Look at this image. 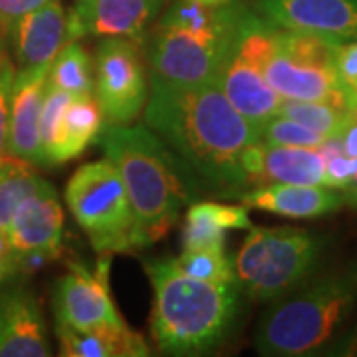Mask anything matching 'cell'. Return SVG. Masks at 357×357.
I'll return each instance as SVG.
<instances>
[{
	"label": "cell",
	"mask_w": 357,
	"mask_h": 357,
	"mask_svg": "<svg viewBox=\"0 0 357 357\" xmlns=\"http://www.w3.org/2000/svg\"><path fill=\"white\" fill-rule=\"evenodd\" d=\"M167 0H76L68 14L66 42L82 36L131 38L139 42Z\"/></svg>",
	"instance_id": "cell-10"
},
{
	"label": "cell",
	"mask_w": 357,
	"mask_h": 357,
	"mask_svg": "<svg viewBox=\"0 0 357 357\" xmlns=\"http://www.w3.org/2000/svg\"><path fill=\"white\" fill-rule=\"evenodd\" d=\"M46 2H50V0H0V28H2V32L8 34L10 28L22 16L44 6Z\"/></svg>",
	"instance_id": "cell-32"
},
{
	"label": "cell",
	"mask_w": 357,
	"mask_h": 357,
	"mask_svg": "<svg viewBox=\"0 0 357 357\" xmlns=\"http://www.w3.org/2000/svg\"><path fill=\"white\" fill-rule=\"evenodd\" d=\"M50 66L18 70L14 76L8 115V157L30 165H44L40 149V114L46 96Z\"/></svg>",
	"instance_id": "cell-15"
},
{
	"label": "cell",
	"mask_w": 357,
	"mask_h": 357,
	"mask_svg": "<svg viewBox=\"0 0 357 357\" xmlns=\"http://www.w3.org/2000/svg\"><path fill=\"white\" fill-rule=\"evenodd\" d=\"M68 14L60 0H50L44 6L22 16L6 34L13 40L18 70H34L52 66L66 44Z\"/></svg>",
	"instance_id": "cell-17"
},
{
	"label": "cell",
	"mask_w": 357,
	"mask_h": 357,
	"mask_svg": "<svg viewBox=\"0 0 357 357\" xmlns=\"http://www.w3.org/2000/svg\"><path fill=\"white\" fill-rule=\"evenodd\" d=\"M357 306V268L298 286L268 307L256 326V351L272 357L314 354L340 333Z\"/></svg>",
	"instance_id": "cell-5"
},
{
	"label": "cell",
	"mask_w": 357,
	"mask_h": 357,
	"mask_svg": "<svg viewBox=\"0 0 357 357\" xmlns=\"http://www.w3.org/2000/svg\"><path fill=\"white\" fill-rule=\"evenodd\" d=\"M185 274L192 278L215 284H238L234 274V262L230 260L225 248H191L183 250V255L175 258Z\"/></svg>",
	"instance_id": "cell-26"
},
{
	"label": "cell",
	"mask_w": 357,
	"mask_h": 357,
	"mask_svg": "<svg viewBox=\"0 0 357 357\" xmlns=\"http://www.w3.org/2000/svg\"><path fill=\"white\" fill-rule=\"evenodd\" d=\"M0 356H50L38 300L22 284L0 282Z\"/></svg>",
	"instance_id": "cell-13"
},
{
	"label": "cell",
	"mask_w": 357,
	"mask_h": 357,
	"mask_svg": "<svg viewBox=\"0 0 357 357\" xmlns=\"http://www.w3.org/2000/svg\"><path fill=\"white\" fill-rule=\"evenodd\" d=\"M64 213L58 201L56 189L48 181H42L18 204L13 220L6 229V236L16 255L24 252H50L58 256L62 248Z\"/></svg>",
	"instance_id": "cell-14"
},
{
	"label": "cell",
	"mask_w": 357,
	"mask_h": 357,
	"mask_svg": "<svg viewBox=\"0 0 357 357\" xmlns=\"http://www.w3.org/2000/svg\"><path fill=\"white\" fill-rule=\"evenodd\" d=\"M14 64L4 54L0 60V161L8 155V115H10V96L14 84Z\"/></svg>",
	"instance_id": "cell-30"
},
{
	"label": "cell",
	"mask_w": 357,
	"mask_h": 357,
	"mask_svg": "<svg viewBox=\"0 0 357 357\" xmlns=\"http://www.w3.org/2000/svg\"><path fill=\"white\" fill-rule=\"evenodd\" d=\"M270 183L326 187V169L318 147H286L262 143V169L258 187Z\"/></svg>",
	"instance_id": "cell-21"
},
{
	"label": "cell",
	"mask_w": 357,
	"mask_h": 357,
	"mask_svg": "<svg viewBox=\"0 0 357 357\" xmlns=\"http://www.w3.org/2000/svg\"><path fill=\"white\" fill-rule=\"evenodd\" d=\"M18 272V264H16V252H14L13 244L8 241L6 232L0 230V282H6L13 278Z\"/></svg>",
	"instance_id": "cell-33"
},
{
	"label": "cell",
	"mask_w": 357,
	"mask_h": 357,
	"mask_svg": "<svg viewBox=\"0 0 357 357\" xmlns=\"http://www.w3.org/2000/svg\"><path fill=\"white\" fill-rule=\"evenodd\" d=\"M4 54H6V50H4V32H2V28H0V60H2Z\"/></svg>",
	"instance_id": "cell-36"
},
{
	"label": "cell",
	"mask_w": 357,
	"mask_h": 357,
	"mask_svg": "<svg viewBox=\"0 0 357 357\" xmlns=\"http://www.w3.org/2000/svg\"><path fill=\"white\" fill-rule=\"evenodd\" d=\"M246 10L244 0H173L147 42L151 82H217Z\"/></svg>",
	"instance_id": "cell-3"
},
{
	"label": "cell",
	"mask_w": 357,
	"mask_h": 357,
	"mask_svg": "<svg viewBox=\"0 0 357 357\" xmlns=\"http://www.w3.org/2000/svg\"><path fill=\"white\" fill-rule=\"evenodd\" d=\"M66 203L100 255L145 248L128 189L109 159L79 167L66 185Z\"/></svg>",
	"instance_id": "cell-8"
},
{
	"label": "cell",
	"mask_w": 357,
	"mask_h": 357,
	"mask_svg": "<svg viewBox=\"0 0 357 357\" xmlns=\"http://www.w3.org/2000/svg\"><path fill=\"white\" fill-rule=\"evenodd\" d=\"M100 143L123 178L143 246L161 241L183 206L204 192L189 167L147 126L109 123Z\"/></svg>",
	"instance_id": "cell-2"
},
{
	"label": "cell",
	"mask_w": 357,
	"mask_h": 357,
	"mask_svg": "<svg viewBox=\"0 0 357 357\" xmlns=\"http://www.w3.org/2000/svg\"><path fill=\"white\" fill-rule=\"evenodd\" d=\"M258 141L266 145H286V147H319L326 137L294 121L290 117L276 114L264 126L258 128Z\"/></svg>",
	"instance_id": "cell-27"
},
{
	"label": "cell",
	"mask_w": 357,
	"mask_h": 357,
	"mask_svg": "<svg viewBox=\"0 0 357 357\" xmlns=\"http://www.w3.org/2000/svg\"><path fill=\"white\" fill-rule=\"evenodd\" d=\"M250 4L284 30L357 40V0H250Z\"/></svg>",
	"instance_id": "cell-12"
},
{
	"label": "cell",
	"mask_w": 357,
	"mask_h": 357,
	"mask_svg": "<svg viewBox=\"0 0 357 357\" xmlns=\"http://www.w3.org/2000/svg\"><path fill=\"white\" fill-rule=\"evenodd\" d=\"M93 98L109 123H131L149 98L141 48L131 38H103L96 52Z\"/></svg>",
	"instance_id": "cell-9"
},
{
	"label": "cell",
	"mask_w": 357,
	"mask_h": 357,
	"mask_svg": "<svg viewBox=\"0 0 357 357\" xmlns=\"http://www.w3.org/2000/svg\"><path fill=\"white\" fill-rule=\"evenodd\" d=\"M326 169V187L344 191L357 173V159L345 153L340 137H328L318 147Z\"/></svg>",
	"instance_id": "cell-28"
},
{
	"label": "cell",
	"mask_w": 357,
	"mask_h": 357,
	"mask_svg": "<svg viewBox=\"0 0 357 357\" xmlns=\"http://www.w3.org/2000/svg\"><path fill=\"white\" fill-rule=\"evenodd\" d=\"M72 98L74 96L46 84V96H44V105H42V114H40V149H42L44 165H48V155L54 147L62 115H64L68 103L72 102Z\"/></svg>",
	"instance_id": "cell-29"
},
{
	"label": "cell",
	"mask_w": 357,
	"mask_h": 357,
	"mask_svg": "<svg viewBox=\"0 0 357 357\" xmlns=\"http://www.w3.org/2000/svg\"><path fill=\"white\" fill-rule=\"evenodd\" d=\"M319 258V236L304 229L278 227L250 229L232 262L238 288L256 302H272L302 286Z\"/></svg>",
	"instance_id": "cell-7"
},
{
	"label": "cell",
	"mask_w": 357,
	"mask_h": 357,
	"mask_svg": "<svg viewBox=\"0 0 357 357\" xmlns=\"http://www.w3.org/2000/svg\"><path fill=\"white\" fill-rule=\"evenodd\" d=\"M342 42L345 40L284 30L274 24L256 66L282 100L324 102L354 109L356 96L335 70V54Z\"/></svg>",
	"instance_id": "cell-6"
},
{
	"label": "cell",
	"mask_w": 357,
	"mask_h": 357,
	"mask_svg": "<svg viewBox=\"0 0 357 357\" xmlns=\"http://www.w3.org/2000/svg\"><path fill=\"white\" fill-rule=\"evenodd\" d=\"M44 178L34 175L30 163L4 157L0 161V230L6 232L18 204L32 191H36Z\"/></svg>",
	"instance_id": "cell-23"
},
{
	"label": "cell",
	"mask_w": 357,
	"mask_h": 357,
	"mask_svg": "<svg viewBox=\"0 0 357 357\" xmlns=\"http://www.w3.org/2000/svg\"><path fill=\"white\" fill-rule=\"evenodd\" d=\"M153 282L151 330L159 351L167 356H201L222 344L238 316V284L192 278L175 260L145 262Z\"/></svg>",
	"instance_id": "cell-4"
},
{
	"label": "cell",
	"mask_w": 357,
	"mask_h": 357,
	"mask_svg": "<svg viewBox=\"0 0 357 357\" xmlns=\"http://www.w3.org/2000/svg\"><path fill=\"white\" fill-rule=\"evenodd\" d=\"M354 93H356V100H357V88H356V89H354Z\"/></svg>",
	"instance_id": "cell-37"
},
{
	"label": "cell",
	"mask_w": 357,
	"mask_h": 357,
	"mask_svg": "<svg viewBox=\"0 0 357 357\" xmlns=\"http://www.w3.org/2000/svg\"><path fill=\"white\" fill-rule=\"evenodd\" d=\"M244 206L268 211L286 218H318L335 213L345 203L344 192L324 185L270 183L238 195Z\"/></svg>",
	"instance_id": "cell-18"
},
{
	"label": "cell",
	"mask_w": 357,
	"mask_h": 357,
	"mask_svg": "<svg viewBox=\"0 0 357 357\" xmlns=\"http://www.w3.org/2000/svg\"><path fill=\"white\" fill-rule=\"evenodd\" d=\"M278 114L290 117L328 139V137L342 135V131L347 128V123L354 115V109H344V107L324 102L282 100Z\"/></svg>",
	"instance_id": "cell-24"
},
{
	"label": "cell",
	"mask_w": 357,
	"mask_h": 357,
	"mask_svg": "<svg viewBox=\"0 0 357 357\" xmlns=\"http://www.w3.org/2000/svg\"><path fill=\"white\" fill-rule=\"evenodd\" d=\"M217 84L227 100L234 105V109L244 119H248L256 131L270 117L278 114L282 98L270 88L264 74L258 70V66L250 62L248 56H244L236 42L232 44L229 56L220 68Z\"/></svg>",
	"instance_id": "cell-16"
},
{
	"label": "cell",
	"mask_w": 357,
	"mask_h": 357,
	"mask_svg": "<svg viewBox=\"0 0 357 357\" xmlns=\"http://www.w3.org/2000/svg\"><path fill=\"white\" fill-rule=\"evenodd\" d=\"M218 203H191L185 215L183 250L191 248H225L227 229L217 217Z\"/></svg>",
	"instance_id": "cell-25"
},
{
	"label": "cell",
	"mask_w": 357,
	"mask_h": 357,
	"mask_svg": "<svg viewBox=\"0 0 357 357\" xmlns=\"http://www.w3.org/2000/svg\"><path fill=\"white\" fill-rule=\"evenodd\" d=\"M48 84L74 98L93 96V72L89 54L77 40L66 42L54 58L48 72Z\"/></svg>",
	"instance_id": "cell-22"
},
{
	"label": "cell",
	"mask_w": 357,
	"mask_h": 357,
	"mask_svg": "<svg viewBox=\"0 0 357 357\" xmlns=\"http://www.w3.org/2000/svg\"><path fill=\"white\" fill-rule=\"evenodd\" d=\"M337 137L344 143L345 153L357 159V105L354 107V115H351L347 128H345L344 131H342V135H337Z\"/></svg>",
	"instance_id": "cell-34"
},
{
	"label": "cell",
	"mask_w": 357,
	"mask_h": 357,
	"mask_svg": "<svg viewBox=\"0 0 357 357\" xmlns=\"http://www.w3.org/2000/svg\"><path fill=\"white\" fill-rule=\"evenodd\" d=\"M143 112L145 126L189 167L203 189L222 197L246 189L241 157L258 141V131L234 109L217 82L199 86L151 82Z\"/></svg>",
	"instance_id": "cell-1"
},
{
	"label": "cell",
	"mask_w": 357,
	"mask_h": 357,
	"mask_svg": "<svg viewBox=\"0 0 357 357\" xmlns=\"http://www.w3.org/2000/svg\"><path fill=\"white\" fill-rule=\"evenodd\" d=\"M60 354L66 357H143L149 347L143 337L126 324L98 326L91 330H74L58 324Z\"/></svg>",
	"instance_id": "cell-19"
},
{
	"label": "cell",
	"mask_w": 357,
	"mask_h": 357,
	"mask_svg": "<svg viewBox=\"0 0 357 357\" xmlns=\"http://www.w3.org/2000/svg\"><path fill=\"white\" fill-rule=\"evenodd\" d=\"M335 70L340 79L354 91L357 88V40L340 44L335 54Z\"/></svg>",
	"instance_id": "cell-31"
},
{
	"label": "cell",
	"mask_w": 357,
	"mask_h": 357,
	"mask_svg": "<svg viewBox=\"0 0 357 357\" xmlns=\"http://www.w3.org/2000/svg\"><path fill=\"white\" fill-rule=\"evenodd\" d=\"M103 123L105 115L93 96L72 98L62 115L54 147L48 155V165H60L79 157L91 141L100 137Z\"/></svg>",
	"instance_id": "cell-20"
},
{
	"label": "cell",
	"mask_w": 357,
	"mask_h": 357,
	"mask_svg": "<svg viewBox=\"0 0 357 357\" xmlns=\"http://www.w3.org/2000/svg\"><path fill=\"white\" fill-rule=\"evenodd\" d=\"M105 274V266L98 268L96 274L79 264L70 266V272L58 280L54 292V312L58 324L74 330L126 324L112 302Z\"/></svg>",
	"instance_id": "cell-11"
},
{
	"label": "cell",
	"mask_w": 357,
	"mask_h": 357,
	"mask_svg": "<svg viewBox=\"0 0 357 357\" xmlns=\"http://www.w3.org/2000/svg\"><path fill=\"white\" fill-rule=\"evenodd\" d=\"M344 199L345 203H349L351 206H356L357 208V173L356 177H354V181L344 189Z\"/></svg>",
	"instance_id": "cell-35"
}]
</instances>
